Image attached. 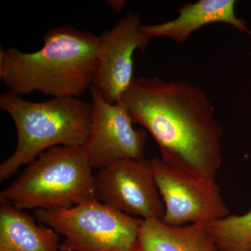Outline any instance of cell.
<instances>
[{
	"instance_id": "7",
	"label": "cell",
	"mask_w": 251,
	"mask_h": 251,
	"mask_svg": "<svg viewBox=\"0 0 251 251\" xmlns=\"http://www.w3.org/2000/svg\"><path fill=\"white\" fill-rule=\"evenodd\" d=\"M95 198L133 217L162 220L164 216L151 160L126 158L99 170L95 176Z\"/></svg>"
},
{
	"instance_id": "13",
	"label": "cell",
	"mask_w": 251,
	"mask_h": 251,
	"mask_svg": "<svg viewBox=\"0 0 251 251\" xmlns=\"http://www.w3.org/2000/svg\"><path fill=\"white\" fill-rule=\"evenodd\" d=\"M219 251H251V209L206 224Z\"/></svg>"
},
{
	"instance_id": "2",
	"label": "cell",
	"mask_w": 251,
	"mask_h": 251,
	"mask_svg": "<svg viewBox=\"0 0 251 251\" xmlns=\"http://www.w3.org/2000/svg\"><path fill=\"white\" fill-rule=\"evenodd\" d=\"M100 38L71 25L57 26L34 52L0 49V78L9 92H41L53 98L76 97L91 89Z\"/></svg>"
},
{
	"instance_id": "12",
	"label": "cell",
	"mask_w": 251,
	"mask_h": 251,
	"mask_svg": "<svg viewBox=\"0 0 251 251\" xmlns=\"http://www.w3.org/2000/svg\"><path fill=\"white\" fill-rule=\"evenodd\" d=\"M140 251H219L206 224L171 226L161 220H143L138 233Z\"/></svg>"
},
{
	"instance_id": "9",
	"label": "cell",
	"mask_w": 251,
	"mask_h": 251,
	"mask_svg": "<svg viewBox=\"0 0 251 251\" xmlns=\"http://www.w3.org/2000/svg\"><path fill=\"white\" fill-rule=\"evenodd\" d=\"M139 15L129 12L109 30L99 35L100 43L92 87L110 103L121 100L131 85L133 54L145 52L151 36L144 32Z\"/></svg>"
},
{
	"instance_id": "1",
	"label": "cell",
	"mask_w": 251,
	"mask_h": 251,
	"mask_svg": "<svg viewBox=\"0 0 251 251\" xmlns=\"http://www.w3.org/2000/svg\"><path fill=\"white\" fill-rule=\"evenodd\" d=\"M120 100L133 124L143 126L156 140L162 161L216 181L224 130L202 89L184 81L135 77Z\"/></svg>"
},
{
	"instance_id": "3",
	"label": "cell",
	"mask_w": 251,
	"mask_h": 251,
	"mask_svg": "<svg viewBox=\"0 0 251 251\" xmlns=\"http://www.w3.org/2000/svg\"><path fill=\"white\" fill-rule=\"evenodd\" d=\"M0 108L9 113L17 130L14 152L0 165V181L54 147H82L90 134L92 103L76 97L28 101L11 92L0 96Z\"/></svg>"
},
{
	"instance_id": "6",
	"label": "cell",
	"mask_w": 251,
	"mask_h": 251,
	"mask_svg": "<svg viewBox=\"0 0 251 251\" xmlns=\"http://www.w3.org/2000/svg\"><path fill=\"white\" fill-rule=\"evenodd\" d=\"M151 161L164 204L165 224H206L230 215L216 181L179 171L156 157Z\"/></svg>"
},
{
	"instance_id": "4",
	"label": "cell",
	"mask_w": 251,
	"mask_h": 251,
	"mask_svg": "<svg viewBox=\"0 0 251 251\" xmlns=\"http://www.w3.org/2000/svg\"><path fill=\"white\" fill-rule=\"evenodd\" d=\"M92 169L81 147H54L27 164L0 202L23 211L76 206L95 198Z\"/></svg>"
},
{
	"instance_id": "10",
	"label": "cell",
	"mask_w": 251,
	"mask_h": 251,
	"mask_svg": "<svg viewBox=\"0 0 251 251\" xmlns=\"http://www.w3.org/2000/svg\"><path fill=\"white\" fill-rule=\"evenodd\" d=\"M235 6L234 0H200L181 6L175 19L143 25L142 29L152 38H169L176 43H184L193 32L214 23H227L251 35L245 20L236 15Z\"/></svg>"
},
{
	"instance_id": "14",
	"label": "cell",
	"mask_w": 251,
	"mask_h": 251,
	"mask_svg": "<svg viewBox=\"0 0 251 251\" xmlns=\"http://www.w3.org/2000/svg\"><path fill=\"white\" fill-rule=\"evenodd\" d=\"M107 2L114 11L120 13L125 9L126 1H124V0H109V1H107Z\"/></svg>"
},
{
	"instance_id": "5",
	"label": "cell",
	"mask_w": 251,
	"mask_h": 251,
	"mask_svg": "<svg viewBox=\"0 0 251 251\" xmlns=\"http://www.w3.org/2000/svg\"><path fill=\"white\" fill-rule=\"evenodd\" d=\"M34 214L64 237L60 251H140L143 219L115 210L96 198L72 207L36 209Z\"/></svg>"
},
{
	"instance_id": "11",
	"label": "cell",
	"mask_w": 251,
	"mask_h": 251,
	"mask_svg": "<svg viewBox=\"0 0 251 251\" xmlns=\"http://www.w3.org/2000/svg\"><path fill=\"white\" fill-rule=\"evenodd\" d=\"M59 234L7 204L0 206V251H60Z\"/></svg>"
},
{
	"instance_id": "8",
	"label": "cell",
	"mask_w": 251,
	"mask_h": 251,
	"mask_svg": "<svg viewBox=\"0 0 251 251\" xmlns=\"http://www.w3.org/2000/svg\"><path fill=\"white\" fill-rule=\"evenodd\" d=\"M92 117L90 134L81 147L91 167L101 170L120 160L144 159L148 133L135 129L122 100L110 103L91 87Z\"/></svg>"
}]
</instances>
